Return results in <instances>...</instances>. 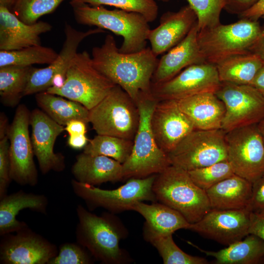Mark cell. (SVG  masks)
Here are the masks:
<instances>
[{
  "label": "cell",
  "instance_id": "35",
  "mask_svg": "<svg viewBox=\"0 0 264 264\" xmlns=\"http://www.w3.org/2000/svg\"><path fill=\"white\" fill-rule=\"evenodd\" d=\"M64 0H17L13 13L28 24L37 22L42 16L52 13Z\"/></svg>",
  "mask_w": 264,
  "mask_h": 264
},
{
  "label": "cell",
  "instance_id": "19",
  "mask_svg": "<svg viewBox=\"0 0 264 264\" xmlns=\"http://www.w3.org/2000/svg\"><path fill=\"white\" fill-rule=\"evenodd\" d=\"M151 126L158 146L167 154L196 129L175 100L157 102L152 112Z\"/></svg>",
  "mask_w": 264,
  "mask_h": 264
},
{
  "label": "cell",
  "instance_id": "5",
  "mask_svg": "<svg viewBox=\"0 0 264 264\" xmlns=\"http://www.w3.org/2000/svg\"><path fill=\"white\" fill-rule=\"evenodd\" d=\"M158 101L151 95L141 97L136 104L139 125L132 153L122 164L123 178H145L159 174L172 165L168 154L158 146L151 129V116Z\"/></svg>",
  "mask_w": 264,
  "mask_h": 264
},
{
  "label": "cell",
  "instance_id": "49",
  "mask_svg": "<svg viewBox=\"0 0 264 264\" xmlns=\"http://www.w3.org/2000/svg\"><path fill=\"white\" fill-rule=\"evenodd\" d=\"M10 124L7 116L3 112L0 113V140L8 136Z\"/></svg>",
  "mask_w": 264,
  "mask_h": 264
},
{
  "label": "cell",
  "instance_id": "38",
  "mask_svg": "<svg viewBox=\"0 0 264 264\" xmlns=\"http://www.w3.org/2000/svg\"><path fill=\"white\" fill-rule=\"evenodd\" d=\"M92 6L109 5L127 11L139 13L150 22L158 14V6L154 0H72Z\"/></svg>",
  "mask_w": 264,
  "mask_h": 264
},
{
  "label": "cell",
  "instance_id": "21",
  "mask_svg": "<svg viewBox=\"0 0 264 264\" xmlns=\"http://www.w3.org/2000/svg\"><path fill=\"white\" fill-rule=\"evenodd\" d=\"M198 31L197 22L180 43L158 60L152 84L165 82L191 65L206 62L198 43Z\"/></svg>",
  "mask_w": 264,
  "mask_h": 264
},
{
  "label": "cell",
  "instance_id": "52",
  "mask_svg": "<svg viewBox=\"0 0 264 264\" xmlns=\"http://www.w3.org/2000/svg\"><path fill=\"white\" fill-rule=\"evenodd\" d=\"M159 0L162 1L163 2H167L169 1V0Z\"/></svg>",
  "mask_w": 264,
  "mask_h": 264
},
{
  "label": "cell",
  "instance_id": "24",
  "mask_svg": "<svg viewBox=\"0 0 264 264\" xmlns=\"http://www.w3.org/2000/svg\"><path fill=\"white\" fill-rule=\"evenodd\" d=\"M48 200L44 195L27 193L20 190L0 199V236L13 233L27 227L16 216L24 209L46 214Z\"/></svg>",
  "mask_w": 264,
  "mask_h": 264
},
{
  "label": "cell",
  "instance_id": "11",
  "mask_svg": "<svg viewBox=\"0 0 264 264\" xmlns=\"http://www.w3.org/2000/svg\"><path fill=\"white\" fill-rule=\"evenodd\" d=\"M225 140L234 174L252 183L264 175V143L258 124L228 131Z\"/></svg>",
  "mask_w": 264,
  "mask_h": 264
},
{
  "label": "cell",
  "instance_id": "48",
  "mask_svg": "<svg viewBox=\"0 0 264 264\" xmlns=\"http://www.w3.org/2000/svg\"><path fill=\"white\" fill-rule=\"evenodd\" d=\"M250 85L264 96V62Z\"/></svg>",
  "mask_w": 264,
  "mask_h": 264
},
{
  "label": "cell",
  "instance_id": "8",
  "mask_svg": "<svg viewBox=\"0 0 264 264\" xmlns=\"http://www.w3.org/2000/svg\"><path fill=\"white\" fill-rule=\"evenodd\" d=\"M88 119L97 134L133 141L139 114L137 104L120 86L115 85L89 110Z\"/></svg>",
  "mask_w": 264,
  "mask_h": 264
},
{
  "label": "cell",
  "instance_id": "12",
  "mask_svg": "<svg viewBox=\"0 0 264 264\" xmlns=\"http://www.w3.org/2000/svg\"><path fill=\"white\" fill-rule=\"evenodd\" d=\"M30 112L25 105H19L10 126V176L18 184L35 186L38 183V174L29 132Z\"/></svg>",
  "mask_w": 264,
  "mask_h": 264
},
{
  "label": "cell",
  "instance_id": "25",
  "mask_svg": "<svg viewBox=\"0 0 264 264\" xmlns=\"http://www.w3.org/2000/svg\"><path fill=\"white\" fill-rule=\"evenodd\" d=\"M71 173L76 181L93 186L123 179L122 164L108 156L84 153L76 156Z\"/></svg>",
  "mask_w": 264,
  "mask_h": 264
},
{
  "label": "cell",
  "instance_id": "42",
  "mask_svg": "<svg viewBox=\"0 0 264 264\" xmlns=\"http://www.w3.org/2000/svg\"><path fill=\"white\" fill-rule=\"evenodd\" d=\"M259 0H227L224 9L229 13L240 15Z\"/></svg>",
  "mask_w": 264,
  "mask_h": 264
},
{
  "label": "cell",
  "instance_id": "23",
  "mask_svg": "<svg viewBox=\"0 0 264 264\" xmlns=\"http://www.w3.org/2000/svg\"><path fill=\"white\" fill-rule=\"evenodd\" d=\"M197 130L220 129L225 115L223 102L215 92H204L176 100Z\"/></svg>",
  "mask_w": 264,
  "mask_h": 264
},
{
  "label": "cell",
  "instance_id": "18",
  "mask_svg": "<svg viewBox=\"0 0 264 264\" xmlns=\"http://www.w3.org/2000/svg\"><path fill=\"white\" fill-rule=\"evenodd\" d=\"M30 125L33 152L42 173L63 171L66 168L65 156L61 153H55L54 146L58 136L65 131V127L38 109L31 111Z\"/></svg>",
  "mask_w": 264,
  "mask_h": 264
},
{
  "label": "cell",
  "instance_id": "33",
  "mask_svg": "<svg viewBox=\"0 0 264 264\" xmlns=\"http://www.w3.org/2000/svg\"><path fill=\"white\" fill-rule=\"evenodd\" d=\"M133 141L113 136H95L84 148L83 153L93 155H104L124 163L130 156Z\"/></svg>",
  "mask_w": 264,
  "mask_h": 264
},
{
  "label": "cell",
  "instance_id": "16",
  "mask_svg": "<svg viewBox=\"0 0 264 264\" xmlns=\"http://www.w3.org/2000/svg\"><path fill=\"white\" fill-rule=\"evenodd\" d=\"M252 212L248 209H211L188 229L224 245L242 240L249 234Z\"/></svg>",
  "mask_w": 264,
  "mask_h": 264
},
{
  "label": "cell",
  "instance_id": "13",
  "mask_svg": "<svg viewBox=\"0 0 264 264\" xmlns=\"http://www.w3.org/2000/svg\"><path fill=\"white\" fill-rule=\"evenodd\" d=\"M215 93L225 106L221 128L225 132L264 119V96L253 86L221 82Z\"/></svg>",
  "mask_w": 264,
  "mask_h": 264
},
{
  "label": "cell",
  "instance_id": "17",
  "mask_svg": "<svg viewBox=\"0 0 264 264\" xmlns=\"http://www.w3.org/2000/svg\"><path fill=\"white\" fill-rule=\"evenodd\" d=\"M2 236L0 263L48 264L58 253L56 246L27 227Z\"/></svg>",
  "mask_w": 264,
  "mask_h": 264
},
{
  "label": "cell",
  "instance_id": "50",
  "mask_svg": "<svg viewBox=\"0 0 264 264\" xmlns=\"http://www.w3.org/2000/svg\"><path fill=\"white\" fill-rule=\"evenodd\" d=\"M17 0H0V6L10 9L12 8Z\"/></svg>",
  "mask_w": 264,
  "mask_h": 264
},
{
  "label": "cell",
  "instance_id": "53",
  "mask_svg": "<svg viewBox=\"0 0 264 264\" xmlns=\"http://www.w3.org/2000/svg\"><path fill=\"white\" fill-rule=\"evenodd\" d=\"M263 19H264V16L262 17V18Z\"/></svg>",
  "mask_w": 264,
  "mask_h": 264
},
{
  "label": "cell",
  "instance_id": "46",
  "mask_svg": "<svg viewBox=\"0 0 264 264\" xmlns=\"http://www.w3.org/2000/svg\"><path fill=\"white\" fill-rule=\"evenodd\" d=\"M86 123L81 120H73L68 122L65 126V131L69 135L79 134H86Z\"/></svg>",
  "mask_w": 264,
  "mask_h": 264
},
{
  "label": "cell",
  "instance_id": "37",
  "mask_svg": "<svg viewBox=\"0 0 264 264\" xmlns=\"http://www.w3.org/2000/svg\"><path fill=\"white\" fill-rule=\"evenodd\" d=\"M197 17L199 30L215 27L220 23L221 12L227 0H186Z\"/></svg>",
  "mask_w": 264,
  "mask_h": 264
},
{
  "label": "cell",
  "instance_id": "28",
  "mask_svg": "<svg viewBox=\"0 0 264 264\" xmlns=\"http://www.w3.org/2000/svg\"><path fill=\"white\" fill-rule=\"evenodd\" d=\"M207 256L214 258L215 264H259L264 263V241L249 234L242 240L217 251L205 250L189 242Z\"/></svg>",
  "mask_w": 264,
  "mask_h": 264
},
{
  "label": "cell",
  "instance_id": "15",
  "mask_svg": "<svg viewBox=\"0 0 264 264\" xmlns=\"http://www.w3.org/2000/svg\"><path fill=\"white\" fill-rule=\"evenodd\" d=\"M220 83L216 66L203 62L186 67L165 82L152 84V91L158 101L178 100L201 93L216 92Z\"/></svg>",
  "mask_w": 264,
  "mask_h": 264
},
{
  "label": "cell",
  "instance_id": "41",
  "mask_svg": "<svg viewBox=\"0 0 264 264\" xmlns=\"http://www.w3.org/2000/svg\"><path fill=\"white\" fill-rule=\"evenodd\" d=\"M248 209L253 213L264 215V175L252 183Z\"/></svg>",
  "mask_w": 264,
  "mask_h": 264
},
{
  "label": "cell",
  "instance_id": "3",
  "mask_svg": "<svg viewBox=\"0 0 264 264\" xmlns=\"http://www.w3.org/2000/svg\"><path fill=\"white\" fill-rule=\"evenodd\" d=\"M76 214L77 242L94 259L106 264L128 262L127 255L119 246L125 231L116 217L108 213L97 216L81 204L76 207Z\"/></svg>",
  "mask_w": 264,
  "mask_h": 264
},
{
  "label": "cell",
  "instance_id": "1",
  "mask_svg": "<svg viewBox=\"0 0 264 264\" xmlns=\"http://www.w3.org/2000/svg\"><path fill=\"white\" fill-rule=\"evenodd\" d=\"M91 59L94 66L136 104L141 97L153 95L152 79L158 59L150 47L122 53L113 37L108 34L101 46L92 48Z\"/></svg>",
  "mask_w": 264,
  "mask_h": 264
},
{
  "label": "cell",
  "instance_id": "7",
  "mask_svg": "<svg viewBox=\"0 0 264 264\" xmlns=\"http://www.w3.org/2000/svg\"><path fill=\"white\" fill-rule=\"evenodd\" d=\"M261 26L259 21L240 19L232 23H220L199 30L198 43L205 61L216 65L227 57L249 51Z\"/></svg>",
  "mask_w": 264,
  "mask_h": 264
},
{
  "label": "cell",
  "instance_id": "47",
  "mask_svg": "<svg viewBox=\"0 0 264 264\" xmlns=\"http://www.w3.org/2000/svg\"><path fill=\"white\" fill-rule=\"evenodd\" d=\"M88 141L86 134L70 135L67 139L68 145L75 149L84 148Z\"/></svg>",
  "mask_w": 264,
  "mask_h": 264
},
{
  "label": "cell",
  "instance_id": "14",
  "mask_svg": "<svg viewBox=\"0 0 264 264\" xmlns=\"http://www.w3.org/2000/svg\"><path fill=\"white\" fill-rule=\"evenodd\" d=\"M64 31L66 39L57 58L45 67H34L29 76L23 96L46 91L51 87L61 88L64 84L67 70L77 53L80 43L89 36L105 32L104 29L98 27L80 31L67 23H65Z\"/></svg>",
  "mask_w": 264,
  "mask_h": 264
},
{
  "label": "cell",
  "instance_id": "20",
  "mask_svg": "<svg viewBox=\"0 0 264 264\" xmlns=\"http://www.w3.org/2000/svg\"><path fill=\"white\" fill-rule=\"evenodd\" d=\"M197 22V15L189 4L177 11L164 13L159 24L148 34V41L154 54L157 57L176 45Z\"/></svg>",
  "mask_w": 264,
  "mask_h": 264
},
{
  "label": "cell",
  "instance_id": "44",
  "mask_svg": "<svg viewBox=\"0 0 264 264\" xmlns=\"http://www.w3.org/2000/svg\"><path fill=\"white\" fill-rule=\"evenodd\" d=\"M264 16V0H259L251 8L240 15V19H246L254 21H258Z\"/></svg>",
  "mask_w": 264,
  "mask_h": 264
},
{
  "label": "cell",
  "instance_id": "45",
  "mask_svg": "<svg viewBox=\"0 0 264 264\" xmlns=\"http://www.w3.org/2000/svg\"><path fill=\"white\" fill-rule=\"evenodd\" d=\"M249 51L258 55L264 62V24L261 26L260 33Z\"/></svg>",
  "mask_w": 264,
  "mask_h": 264
},
{
  "label": "cell",
  "instance_id": "27",
  "mask_svg": "<svg viewBox=\"0 0 264 264\" xmlns=\"http://www.w3.org/2000/svg\"><path fill=\"white\" fill-rule=\"evenodd\" d=\"M252 183L234 174L206 191L212 209L247 208L252 195Z\"/></svg>",
  "mask_w": 264,
  "mask_h": 264
},
{
  "label": "cell",
  "instance_id": "2",
  "mask_svg": "<svg viewBox=\"0 0 264 264\" xmlns=\"http://www.w3.org/2000/svg\"><path fill=\"white\" fill-rule=\"evenodd\" d=\"M76 22L83 25L95 26L121 36L123 43L119 51L131 53L145 48L151 30L149 22L142 15L116 9L109 10L102 6L70 1Z\"/></svg>",
  "mask_w": 264,
  "mask_h": 264
},
{
  "label": "cell",
  "instance_id": "6",
  "mask_svg": "<svg viewBox=\"0 0 264 264\" xmlns=\"http://www.w3.org/2000/svg\"><path fill=\"white\" fill-rule=\"evenodd\" d=\"M115 85L94 66L91 57L84 51L77 52L71 60L64 85L51 87L46 91L78 102L90 110Z\"/></svg>",
  "mask_w": 264,
  "mask_h": 264
},
{
  "label": "cell",
  "instance_id": "54",
  "mask_svg": "<svg viewBox=\"0 0 264 264\" xmlns=\"http://www.w3.org/2000/svg\"></svg>",
  "mask_w": 264,
  "mask_h": 264
},
{
  "label": "cell",
  "instance_id": "26",
  "mask_svg": "<svg viewBox=\"0 0 264 264\" xmlns=\"http://www.w3.org/2000/svg\"><path fill=\"white\" fill-rule=\"evenodd\" d=\"M132 210L145 218L143 234H173L180 229H188L190 224L178 211L160 202L147 204L138 201L133 205Z\"/></svg>",
  "mask_w": 264,
  "mask_h": 264
},
{
  "label": "cell",
  "instance_id": "51",
  "mask_svg": "<svg viewBox=\"0 0 264 264\" xmlns=\"http://www.w3.org/2000/svg\"><path fill=\"white\" fill-rule=\"evenodd\" d=\"M258 127L264 143V119L258 124Z\"/></svg>",
  "mask_w": 264,
  "mask_h": 264
},
{
  "label": "cell",
  "instance_id": "40",
  "mask_svg": "<svg viewBox=\"0 0 264 264\" xmlns=\"http://www.w3.org/2000/svg\"><path fill=\"white\" fill-rule=\"evenodd\" d=\"M9 142L8 136L0 140V199L7 195L12 181L10 176Z\"/></svg>",
  "mask_w": 264,
  "mask_h": 264
},
{
  "label": "cell",
  "instance_id": "4",
  "mask_svg": "<svg viewBox=\"0 0 264 264\" xmlns=\"http://www.w3.org/2000/svg\"><path fill=\"white\" fill-rule=\"evenodd\" d=\"M153 191L156 200L178 211L190 223L212 209L206 191L193 181L187 171L173 165L156 175Z\"/></svg>",
  "mask_w": 264,
  "mask_h": 264
},
{
  "label": "cell",
  "instance_id": "9",
  "mask_svg": "<svg viewBox=\"0 0 264 264\" xmlns=\"http://www.w3.org/2000/svg\"><path fill=\"white\" fill-rule=\"evenodd\" d=\"M157 174L145 178H131L125 184L114 190H105L73 179L74 193L83 200L90 210L104 208L111 213L132 210L133 204L144 200H156L153 185Z\"/></svg>",
  "mask_w": 264,
  "mask_h": 264
},
{
  "label": "cell",
  "instance_id": "31",
  "mask_svg": "<svg viewBox=\"0 0 264 264\" xmlns=\"http://www.w3.org/2000/svg\"><path fill=\"white\" fill-rule=\"evenodd\" d=\"M34 67L9 66L0 67V98L5 106L19 105Z\"/></svg>",
  "mask_w": 264,
  "mask_h": 264
},
{
  "label": "cell",
  "instance_id": "30",
  "mask_svg": "<svg viewBox=\"0 0 264 264\" xmlns=\"http://www.w3.org/2000/svg\"><path fill=\"white\" fill-rule=\"evenodd\" d=\"M35 98L39 108L62 126L73 120L89 123V110L78 102L46 91L36 93Z\"/></svg>",
  "mask_w": 264,
  "mask_h": 264
},
{
  "label": "cell",
  "instance_id": "29",
  "mask_svg": "<svg viewBox=\"0 0 264 264\" xmlns=\"http://www.w3.org/2000/svg\"><path fill=\"white\" fill-rule=\"evenodd\" d=\"M263 61L250 51L227 57L216 66L221 82L250 85Z\"/></svg>",
  "mask_w": 264,
  "mask_h": 264
},
{
  "label": "cell",
  "instance_id": "36",
  "mask_svg": "<svg viewBox=\"0 0 264 264\" xmlns=\"http://www.w3.org/2000/svg\"><path fill=\"white\" fill-rule=\"evenodd\" d=\"M187 172L193 181L205 191L234 174L227 160Z\"/></svg>",
  "mask_w": 264,
  "mask_h": 264
},
{
  "label": "cell",
  "instance_id": "34",
  "mask_svg": "<svg viewBox=\"0 0 264 264\" xmlns=\"http://www.w3.org/2000/svg\"><path fill=\"white\" fill-rule=\"evenodd\" d=\"M173 234L160 236L143 234L145 239L157 250L164 264H207L204 258L194 256L183 251L176 244Z\"/></svg>",
  "mask_w": 264,
  "mask_h": 264
},
{
  "label": "cell",
  "instance_id": "39",
  "mask_svg": "<svg viewBox=\"0 0 264 264\" xmlns=\"http://www.w3.org/2000/svg\"><path fill=\"white\" fill-rule=\"evenodd\" d=\"M93 259L89 252L77 242H66L59 246L57 255L48 264H89Z\"/></svg>",
  "mask_w": 264,
  "mask_h": 264
},
{
  "label": "cell",
  "instance_id": "32",
  "mask_svg": "<svg viewBox=\"0 0 264 264\" xmlns=\"http://www.w3.org/2000/svg\"><path fill=\"white\" fill-rule=\"evenodd\" d=\"M58 53L53 48L41 45L20 49L0 51V67L9 66H30L34 64H50Z\"/></svg>",
  "mask_w": 264,
  "mask_h": 264
},
{
  "label": "cell",
  "instance_id": "22",
  "mask_svg": "<svg viewBox=\"0 0 264 264\" xmlns=\"http://www.w3.org/2000/svg\"><path fill=\"white\" fill-rule=\"evenodd\" d=\"M52 29L47 22L28 24L9 9L0 6V50H14L41 45L40 36Z\"/></svg>",
  "mask_w": 264,
  "mask_h": 264
},
{
  "label": "cell",
  "instance_id": "10",
  "mask_svg": "<svg viewBox=\"0 0 264 264\" xmlns=\"http://www.w3.org/2000/svg\"><path fill=\"white\" fill-rule=\"evenodd\" d=\"M225 132L195 129L169 154L172 165L187 171L227 160Z\"/></svg>",
  "mask_w": 264,
  "mask_h": 264
},
{
  "label": "cell",
  "instance_id": "43",
  "mask_svg": "<svg viewBox=\"0 0 264 264\" xmlns=\"http://www.w3.org/2000/svg\"><path fill=\"white\" fill-rule=\"evenodd\" d=\"M249 234L255 235L264 241V215L252 212Z\"/></svg>",
  "mask_w": 264,
  "mask_h": 264
}]
</instances>
